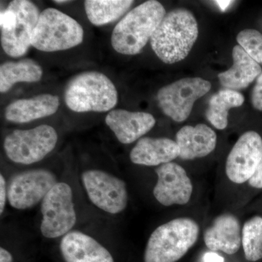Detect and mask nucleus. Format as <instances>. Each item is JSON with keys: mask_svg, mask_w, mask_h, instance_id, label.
Wrapping results in <instances>:
<instances>
[{"mask_svg": "<svg viewBox=\"0 0 262 262\" xmlns=\"http://www.w3.org/2000/svg\"><path fill=\"white\" fill-rule=\"evenodd\" d=\"M15 22H16V16H15L14 12L10 8L8 7L6 9L2 11L1 15H0L1 30H10L14 27Z\"/></svg>", "mask_w": 262, "mask_h": 262, "instance_id": "nucleus-26", "label": "nucleus"}, {"mask_svg": "<svg viewBox=\"0 0 262 262\" xmlns=\"http://www.w3.org/2000/svg\"><path fill=\"white\" fill-rule=\"evenodd\" d=\"M8 7L14 12L16 22L10 30H1L2 48L8 56L18 58L25 55L32 46L33 32L40 13L28 0H14Z\"/></svg>", "mask_w": 262, "mask_h": 262, "instance_id": "nucleus-11", "label": "nucleus"}, {"mask_svg": "<svg viewBox=\"0 0 262 262\" xmlns=\"http://www.w3.org/2000/svg\"><path fill=\"white\" fill-rule=\"evenodd\" d=\"M60 249L66 262H115L106 248L91 236L78 231L65 234Z\"/></svg>", "mask_w": 262, "mask_h": 262, "instance_id": "nucleus-15", "label": "nucleus"}, {"mask_svg": "<svg viewBox=\"0 0 262 262\" xmlns=\"http://www.w3.org/2000/svg\"><path fill=\"white\" fill-rule=\"evenodd\" d=\"M215 3L219 5L221 10L225 11L226 9L230 5L232 1H225V0H220V1H215Z\"/></svg>", "mask_w": 262, "mask_h": 262, "instance_id": "nucleus-32", "label": "nucleus"}, {"mask_svg": "<svg viewBox=\"0 0 262 262\" xmlns=\"http://www.w3.org/2000/svg\"><path fill=\"white\" fill-rule=\"evenodd\" d=\"M239 46L258 64H262V34L255 29H245L237 37Z\"/></svg>", "mask_w": 262, "mask_h": 262, "instance_id": "nucleus-25", "label": "nucleus"}, {"mask_svg": "<svg viewBox=\"0 0 262 262\" xmlns=\"http://www.w3.org/2000/svg\"><path fill=\"white\" fill-rule=\"evenodd\" d=\"M42 69L29 58L7 61L0 67V91L8 92L18 82H36L42 77Z\"/></svg>", "mask_w": 262, "mask_h": 262, "instance_id": "nucleus-21", "label": "nucleus"}, {"mask_svg": "<svg viewBox=\"0 0 262 262\" xmlns=\"http://www.w3.org/2000/svg\"><path fill=\"white\" fill-rule=\"evenodd\" d=\"M262 157V139L255 131L243 134L227 157L226 174L234 184L248 182L256 172Z\"/></svg>", "mask_w": 262, "mask_h": 262, "instance_id": "nucleus-12", "label": "nucleus"}, {"mask_svg": "<svg viewBox=\"0 0 262 262\" xmlns=\"http://www.w3.org/2000/svg\"><path fill=\"white\" fill-rule=\"evenodd\" d=\"M178 157L177 142L168 138H141L130 153L133 163L144 166H160Z\"/></svg>", "mask_w": 262, "mask_h": 262, "instance_id": "nucleus-18", "label": "nucleus"}, {"mask_svg": "<svg viewBox=\"0 0 262 262\" xmlns=\"http://www.w3.org/2000/svg\"><path fill=\"white\" fill-rule=\"evenodd\" d=\"M41 233L46 238L63 237L77 222L72 189L68 184L58 182L45 196L41 206Z\"/></svg>", "mask_w": 262, "mask_h": 262, "instance_id": "nucleus-7", "label": "nucleus"}, {"mask_svg": "<svg viewBox=\"0 0 262 262\" xmlns=\"http://www.w3.org/2000/svg\"><path fill=\"white\" fill-rule=\"evenodd\" d=\"M244 95L233 90H221L212 96L209 101L206 117L216 129L224 130L228 124V112L232 108L244 104Z\"/></svg>", "mask_w": 262, "mask_h": 262, "instance_id": "nucleus-22", "label": "nucleus"}, {"mask_svg": "<svg viewBox=\"0 0 262 262\" xmlns=\"http://www.w3.org/2000/svg\"><path fill=\"white\" fill-rule=\"evenodd\" d=\"M13 258L11 253L4 248H0V262H13Z\"/></svg>", "mask_w": 262, "mask_h": 262, "instance_id": "nucleus-31", "label": "nucleus"}, {"mask_svg": "<svg viewBox=\"0 0 262 262\" xmlns=\"http://www.w3.org/2000/svg\"><path fill=\"white\" fill-rule=\"evenodd\" d=\"M203 238L207 248L211 251L234 254L242 245V231L238 219L230 213L219 215L205 231Z\"/></svg>", "mask_w": 262, "mask_h": 262, "instance_id": "nucleus-16", "label": "nucleus"}, {"mask_svg": "<svg viewBox=\"0 0 262 262\" xmlns=\"http://www.w3.org/2000/svg\"><path fill=\"white\" fill-rule=\"evenodd\" d=\"M200 227L187 217L177 218L159 226L150 235L144 262H177L196 244Z\"/></svg>", "mask_w": 262, "mask_h": 262, "instance_id": "nucleus-3", "label": "nucleus"}, {"mask_svg": "<svg viewBox=\"0 0 262 262\" xmlns=\"http://www.w3.org/2000/svg\"><path fill=\"white\" fill-rule=\"evenodd\" d=\"M165 15L163 5L155 0L134 8L114 29L111 38L114 50L127 56L140 53Z\"/></svg>", "mask_w": 262, "mask_h": 262, "instance_id": "nucleus-2", "label": "nucleus"}, {"mask_svg": "<svg viewBox=\"0 0 262 262\" xmlns=\"http://www.w3.org/2000/svg\"><path fill=\"white\" fill-rule=\"evenodd\" d=\"M8 199V187L6 181L3 174L0 175V213L3 214Z\"/></svg>", "mask_w": 262, "mask_h": 262, "instance_id": "nucleus-28", "label": "nucleus"}, {"mask_svg": "<svg viewBox=\"0 0 262 262\" xmlns=\"http://www.w3.org/2000/svg\"><path fill=\"white\" fill-rule=\"evenodd\" d=\"M64 99L67 106L75 113H105L116 106L118 94L115 84L106 75L86 72L69 82Z\"/></svg>", "mask_w": 262, "mask_h": 262, "instance_id": "nucleus-4", "label": "nucleus"}, {"mask_svg": "<svg viewBox=\"0 0 262 262\" xmlns=\"http://www.w3.org/2000/svg\"><path fill=\"white\" fill-rule=\"evenodd\" d=\"M198 36V22L194 15L181 8L166 13L150 40L157 56L170 64L188 56Z\"/></svg>", "mask_w": 262, "mask_h": 262, "instance_id": "nucleus-1", "label": "nucleus"}, {"mask_svg": "<svg viewBox=\"0 0 262 262\" xmlns=\"http://www.w3.org/2000/svg\"><path fill=\"white\" fill-rule=\"evenodd\" d=\"M158 181L153 189L155 199L163 206H184L192 198L193 185L187 171L179 164L160 165L155 170Z\"/></svg>", "mask_w": 262, "mask_h": 262, "instance_id": "nucleus-13", "label": "nucleus"}, {"mask_svg": "<svg viewBox=\"0 0 262 262\" xmlns=\"http://www.w3.org/2000/svg\"><path fill=\"white\" fill-rule=\"evenodd\" d=\"M82 182L93 204L111 214L126 208L127 186L121 179L101 170H89L82 174Z\"/></svg>", "mask_w": 262, "mask_h": 262, "instance_id": "nucleus-9", "label": "nucleus"}, {"mask_svg": "<svg viewBox=\"0 0 262 262\" xmlns=\"http://www.w3.org/2000/svg\"><path fill=\"white\" fill-rule=\"evenodd\" d=\"M176 139L179 158L184 160L204 158L215 149L217 143L215 131L205 124L182 127L177 132Z\"/></svg>", "mask_w": 262, "mask_h": 262, "instance_id": "nucleus-17", "label": "nucleus"}, {"mask_svg": "<svg viewBox=\"0 0 262 262\" xmlns=\"http://www.w3.org/2000/svg\"><path fill=\"white\" fill-rule=\"evenodd\" d=\"M203 262H225V258L218 253L210 251L205 253L203 256Z\"/></svg>", "mask_w": 262, "mask_h": 262, "instance_id": "nucleus-30", "label": "nucleus"}, {"mask_svg": "<svg viewBox=\"0 0 262 262\" xmlns=\"http://www.w3.org/2000/svg\"><path fill=\"white\" fill-rule=\"evenodd\" d=\"M54 2L56 3H58V4H61V3H69L70 1H67V0H59V1H58V0H56V1Z\"/></svg>", "mask_w": 262, "mask_h": 262, "instance_id": "nucleus-33", "label": "nucleus"}, {"mask_svg": "<svg viewBox=\"0 0 262 262\" xmlns=\"http://www.w3.org/2000/svg\"><path fill=\"white\" fill-rule=\"evenodd\" d=\"M251 101L253 107L262 111V72L256 79V84L252 91Z\"/></svg>", "mask_w": 262, "mask_h": 262, "instance_id": "nucleus-27", "label": "nucleus"}, {"mask_svg": "<svg viewBox=\"0 0 262 262\" xmlns=\"http://www.w3.org/2000/svg\"><path fill=\"white\" fill-rule=\"evenodd\" d=\"M59 98L52 94H42L17 100L8 105L5 117L8 121L26 123L53 115L59 107Z\"/></svg>", "mask_w": 262, "mask_h": 262, "instance_id": "nucleus-19", "label": "nucleus"}, {"mask_svg": "<svg viewBox=\"0 0 262 262\" xmlns=\"http://www.w3.org/2000/svg\"><path fill=\"white\" fill-rule=\"evenodd\" d=\"M57 183L56 176L46 169L21 172L10 179L8 202L15 209H29L42 201Z\"/></svg>", "mask_w": 262, "mask_h": 262, "instance_id": "nucleus-10", "label": "nucleus"}, {"mask_svg": "<svg viewBox=\"0 0 262 262\" xmlns=\"http://www.w3.org/2000/svg\"><path fill=\"white\" fill-rule=\"evenodd\" d=\"M133 3L131 0H87L84 10L91 23L99 27L120 18Z\"/></svg>", "mask_w": 262, "mask_h": 262, "instance_id": "nucleus-23", "label": "nucleus"}, {"mask_svg": "<svg viewBox=\"0 0 262 262\" xmlns=\"http://www.w3.org/2000/svg\"><path fill=\"white\" fill-rule=\"evenodd\" d=\"M106 125L113 130L117 140L129 144L145 135L156 123L151 114L114 110L106 115Z\"/></svg>", "mask_w": 262, "mask_h": 262, "instance_id": "nucleus-14", "label": "nucleus"}, {"mask_svg": "<svg viewBox=\"0 0 262 262\" xmlns=\"http://www.w3.org/2000/svg\"><path fill=\"white\" fill-rule=\"evenodd\" d=\"M232 58V67L219 75L220 83L233 91L246 89L261 73V67L239 46H234Z\"/></svg>", "mask_w": 262, "mask_h": 262, "instance_id": "nucleus-20", "label": "nucleus"}, {"mask_svg": "<svg viewBox=\"0 0 262 262\" xmlns=\"http://www.w3.org/2000/svg\"><path fill=\"white\" fill-rule=\"evenodd\" d=\"M84 31L70 15L51 8L43 10L33 32L32 46L43 52L65 51L83 41Z\"/></svg>", "mask_w": 262, "mask_h": 262, "instance_id": "nucleus-5", "label": "nucleus"}, {"mask_svg": "<svg viewBox=\"0 0 262 262\" xmlns=\"http://www.w3.org/2000/svg\"><path fill=\"white\" fill-rule=\"evenodd\" d=\"M245 257L249 261L262 258V217L256 215L245 222L242 229Z\"/></svg>", "mask_w": 262, "mask_h": 262, "instance_id": "nucleus-24", "label": "nucleus"}, {"mask_svg": "<svg viewBox=\"0 0 262 262\" xmlns=\"http://www.w3.org/2000/svg\"><path fill=\"white\" fill-rule=\"evenodd\" d=\"M57 141L58 134L50 125L15 130L5 139V152L15 163L31 165L44 159L54 149Z\"/></svg>", "mask_w": 262, "mask_h": 262, "instance_id": "nucleus-6", "label": "nucleus"}, {"mask_svg": "<svg viewBox=\"0 0 262 262\" xmlns=\"http://www.w3.org/2000/svg\"><path fill=\"white\" fill-rule=\"evenodd\" d=\"M211 88V82L200 77H189L164 86L158 91V104L165 115L176 122L187 120L193 105Z\"/></svg>", "mask_w": 262, "mask_h": 262, "instance_id": "nucleus-8", "label": "nucleus"}, {"mask_svg": "<svg viewBox=\"0 0 262 262\" xmlns=\"http://www.w3.org/2000/svg\"><path fill=\"white\" fill-rule=\"evenodd\" d=\"M248 183L251 187L255 189H262V157L256 172L253 174L252 178L248 181Z\"/></svg>", "mask_w": 262, "mask_h": 262, "instance_id": "nucleus-29", "label": "nucleus"}]
</instances>
